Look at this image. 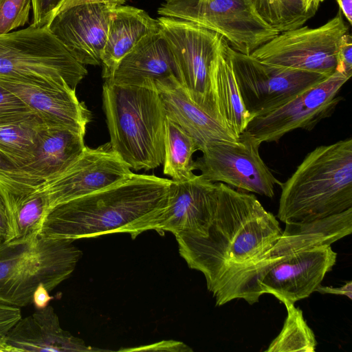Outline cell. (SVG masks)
<instances>
[{
	"mask_svg": "<svg viewBox=\"0 0 352 352\" xmlns=\"http://www.w3.org/2000/svg\"><path fill=\"white\" fill-rule=\"evenodd\" d=\"M192 351V350L184 343L176 341H162L157 343L140 347L138 349H126V351Z\"/></svg>",
	"mask_w": 352,
	"mask_h": 352,
	"instance_id": "e575fe53",
	"label": "cell"
},
{
	"mask_svg": "<svg viewBox=\"0 0 352 352\" xmlns=\"http://www.w3.org/2000/svg\"><path fill=\"white\" fill-rule=\"evenodd\" d=\"M277 217L309 223L352 208V139L316 147L292 176L280 182Z\"/></svg>",
	"mask_w": 352,
	"mask_h": 352,
	"instance_id": "3957f363",
	"label": "cell"
},
{
	"mask_svg": "<svg viewBox=\"0 0 352 352\" xmlns=\"http://www.w3.org/2000/svg\"><path fill=\"white\" fill-rule=\"evenodd\" d=\"M45 125L32 111L0 122V151L22 169L32 158L38 133Z\"/></svg>",
	"mask_w": 352,
	"mask_h": 352,
	"instance_id": "d4e9b609",
	"label": "cell"
},
{
	"mask_svg": "<svg viewBox=\"0 0 352 352\" xmlns=\"http://www.w3.org/2000/svg\"><path fill=\"white\" fill-rule=\"evenodd\" d=\"M133 173L107 142L95 148L86 146L66 169L37 186L46 195L50 211L59 204L120 183Z\"/></svg>",
	"mask_w": 352,
	"mask_h": 352,
	"instance_id": "5bb4252c",
	"label": "cell"
},
{
	"mask_svg": "<svg viewBox=\"0 0 352 352\" xmlns=\"http://www.w3.org/2000/svg\"><path fill=\"white\" fill-rule=\"evenodd\" d=\"M82 256L73 240L41 234L0 243V301L17 307L32 303L41 285L49 292L68 278Z\"/></svg>",
	"mask_w": 352,
	"mask_h": 352,
	"instance_id": "5b68a950",
	"label": "cell"
},
{
	"mask_svg": "<svg viewBox=\"0 0 352 352\" xmlns=\"http://www.w3.org/2000/svg\"><path fill=\"white\" fill-rule=\"evenodd\" d=\"M30 112L32 111L19 96L0 85V122Z\"/></svg>",
	"mask_w": 352,
	"mask_h": 352,
	"instance_id": "f546056e",
	"label": "cell"
},
{
	"mask_svg": "<svg viewBox=\"0 0 352 352\" xmlns=\"http://www.w3.org/2000/svg\"><path fill=\"white\" fill-rule=\"evenodd\" d=\"M125 1L126 0H65L58 9L56 14L79 5L89 3H109L118 6L124 4Z\"/></svg>",
	"mask_w": 352,
	"mask_h": 352,
	"instance_id": "d590c367",
	"label": "cell"
},
{
	"mask_svg": "<svg viewBox=\"0 0 352 352\" xmlns=\"http://www.w3.org/2000/svg\"><path fill=\"white\" fill-rule=\"evenodd\" d=\"M287 311L282 330L265 352H314L317 342L304 319L302 311L294 304H284Z\"/></svg>",
	"mask_w": 352,
	"mask_h": 352,
	"instance_id": "4316f807",
	"label": "cell"
},
{
	"mask_svg": "<svg viewBox=\"0 0 352 352\" xmlns=\"http://www.w3.org/2000/svg\"><path fill=\"white\" fill-rule=\"evenodd\" d=\"M171 179L133 173L115 185L52 208L40 234L76 240L124 232L133 239L166 206Z\"/></svg>",
	"mask_w": 352,
	"mask_h": 352,
	"instance_id": "7a4b0ae2",
	"label": "cell"
},
{
	"mask_svg": "<svg viewBox=\"0 0 352 352\" xmlns=\"http://www.w3.org/2000/svg\"><path fill=\"white\" fill-rule=\"evenodd\" d=\"M48 25L0 34V77L66 82L76 89L87 75Z\"/></svg>",
	"mask_w": 352,
	"mask_h": 352,
	"instance_id": "52a82bcc",
	"label": "cell"
},
{
	"mask_svg": "<svg viewBox=\"0 0 352 352\" xmlns=\"http://www.w3.org/2000/svg\"><path fill=\"white\" fill-rule=\"evenodd\" d=\"M10 232L7 241L40 234L49 212L46 195L38 186L0 181Z\"/></svg>",
	"mask_w": 352,
	"mask_h": 352,
	"instance_id": "603a6c76",
	"label": "cell"
},
{
	"mask_svg": "<svg viewBox=\"0 0 352 352\" xmlns=\"http://www.w3.org/2000/svg\"><path fill=\"white\" fill-rule=\"evenodd\" d=\"M349 78L336 70L286 103L253 117L241 134L252 138L261 144L276 142L296 129L312 130L333 113L342 100L339 92Z\"/></svg>",
	"mask_w": 352,
	"mask_h": 352,
	"instance_id": "7c38bea8",
	"label": "cell"
},
{
	"mask_svg": "<svg viewBox=\"0 0 352 352\" xmlns=\"http://www.w3.org/2000/svg\"><path fill=\"white\" fill-rule=\"evenodd\" d=\"M197 151L194 139L166 116L164 173L175 182L191 178L195 175L192 155Z\"/></svg>",
	"mask_w": 352,
	"mask_h": 352,
	"instance_id": "484cf974",
	"label": "cell"
},
{
	"mask_svg": "<svg viewBox=\"0 0 352 352\" xmlns=\"http://www.w3.org/2000/svg\"><path fill=\"white\" fill-rule=\"evenodd\" d=\"M0 85L19 96L46 126L67 127L85 133L91 112L67 83L0 77Z\"/></svg>",
	"mask_w": 352,
	"mask_h": 352,
	"instance_id": "9a60e30c",
	"label": "cell"
},
{
	"mask_svg": "<svg viewBox=\"0 0 352 352\" xmlns=\"http://www.w3.org/2000/svg\"><path fill=\"white\" fill-rule=\"evenodd\" d=\"M261 144L241 134L236 142H217L208 146L194 161V170L211 182H221L270 198L280 182L263 162Z\"/></svg>",
	"mask_w": 352,
	"mask_h": 352,
	"instance_id": "4fadbf2b",
	"label": "cell"
},
{
	"mask_svg": "<svg viewBox=\"0 0 352 352\" xmlns=\"http://www.w3.org/2000/svg\"><path fill=\"white\" fill-rule=\"evenodd\" d=\"M157 13L214 31L247 55L279 34L261 17L252 0H164Z\"/></svg>",
	"mask_w": 352,
	"mask_h": 352,
	"instance_id": "ba28073f",
	"label": "cell"
},
{
	"mask_svg": "<svg viewBox=\"0 0 352 352\" xmlns=\"http://www.w3.org/2000/svg\"><path fill=\"white\" fill-rule=\"evenodd\" d=\"M340 10L348 22L352 24V0H336Z\"/></svg>",
	"mask_w": 352,
	"mask_h": 352,
	"instance_id": "ab89813d",
	"label": "cell"
},
{
	"mask_svg": "<svg viewBox=\"0 0 352 352\" xmlns=\"http://www.w3.org/2000/svg\"><path fill=\"white\" fill-rule=\"evenodd\" d=\"M85 133L74 129L45 125L34 155L22 170L39 185L58 175L83 152Z\"/></svg>",
	"mask_w": 352,
	"mask_h": 352,
	"instance_id": "44dd1931",
	"label": "cell"
},
{
	"mask_svg": "<svg viewBox=\"0 0 352 352\" xmlns=\"http://www.w3.org/2000/svg\"><path fill=\"white\" fill-rule=\"evenodd\" d=\"M282 234L279 223L252 194L216 182V205L206 236H175L181 256L213 287L229 269L269 250Z\"/></svg>",
	"mask_w": 352,
	"mask_h": 352,
	"instance_id": "6da1fadb",
	"label": "cell"
},
{
	"mask_svg": "<svg viewBox=\"0 0 352 352\" xmlns=\"http://www.w3.org/2000/svg\"><path fill=\"white\" fill-rule=\"evenodd\" d=\"M10 228L4 201L0 193V243L7 241Z\"/></svg>",
	"mask_w": 352,
	"mask_h": 352,
	"instance_id": "f35d334b",
	"label": "cell"
},
{
	"mask_svg": "<svg viewBox=\"0 0 352 352\" xmlns=\"http://www.w3.org/2000/svg\"><path fill=\"white\" fill-rule=\"evenodd\" d=\"M316 292L320 294H331L336 295H343L348 297L349 299L352 298V281L349 280L340 287H332L327 286L319 285Z\"/></svg>",
	"mask_w": 352,
	"mask_h": 352,
	"instance_id": "8d00e7d4",
	"label": "cell"
},
{
	"mask_svg": "<svg viewBox=\"0 0 352 352\" xmlns=\"http://www.w3.org/2000/svg\"><path fill=\"white\" fill-rule=\"evenodd\" d=\"M347 31L339 9L325 24L280 32L250 55L263 63L329 76L336 69L338 51Z\"/></svg>",
	"mask_w": 352,
	"mask_h": 352,
	"instance_id": "30bf717a",
	"label": "cell"
},
{
	"mask_svg": "<svg viewBox=\"0 0 352 352\" xmlns=\"http://www.w3.org/2000/svg\"><path fill=\"white\" fill-rule=\"evenodd\" d=\"M305 10L313 16L317 11L320 4L324 0H302Z\"/></svg>",
	"mask_w": 352,
	"mask_h": 352,
	"instance_id": "60d3db41",
	"label": "cell"
},
{
	"mask_svg": "<svg viewBox=\"0 0 352 352\" xmlns=\"http://www.w3.org/2000/svg\"><path fill=\"white\" fill-rule=\"evenodd\" d=\"M31 0H0V34L28 22Z\"/></svg>",
	"mask_w": 352,
	"mask_h": 352,
	"instance_id": "f1b7e54d",
	"label": "cell"
},
{
	"mask_svg": "<svg viewBox=\"0 0 352 352\" xmlns=\"http://www.w3.org/2000/svg\"><path fill=\"white\" fill-rule=\"evenodd\" d=\"M179 72L170 48L160 30L145 36L118 64L106 79L116 85L154 86L157 80Z\"/></svg>",
	"mask_w": 352,
	"mask_h": 352,
	"instance_id": "ffe728a7",
	"label": "cell"
},
{
	"mask_svg": "<svg viewBox=\"0 0 352 352\" xmlns=\"http://www.w3.org/2000/svg\"><path fill=\"white\" fill-rule=\"evenodd\" d=\"M103 110L113 150L135 170L163 164L166 114L155 87L104 81Z\"/></svg>",
	"mask_w": 352,
	"mask_h": 352,
	"instance_id": "277c9868",
	"label": "cell"
},
{
	"mask_svg": "<svg viewBox=\"0 0 352 352\" xmlns=\"http://www.w3.org/2000/svg\"><path fill=\"white\" fill-rule=\"evenodd\" d=\"M216 205V183L194 175L182 182L171 181L166 206L149 230L206 236Z\"/></svg>",
	"mask_w": 352,
	"mask_h": 352,
	"instance_id": "2e32d148",
	"label": "cell"
},
{
	"mask_svg": "<svg viewBox=\"0 0 352 352\" xmlns=\"http://www.w3.org/2000/svg\"><path fill=\"white\" fill-rule=\"evenodd\" d=\"M229 47L223 37L212 63V82L221 122L239 138L252 116L245 109L240 95L232 67Z\"/></svg>",
	"mask_w": 352,
	"mask_h": 352,
	"instance_id": "cb8c5ba5",
	"label": "cell"
},
{
	"mask_svg": "<svg viewBox=\"0 0 352 352\" xmlns=\"http://www.w3.org/2000/svg\"><path fill=\"white\" fill-rule=\"evenodd\" d=\"M261 17L277 32L302 25L313 16L307 12L302 0H252Z\"/></svg>",
	"mask_w": 352,
	"mask_h": 352,
	"instance_id": "83f0119b",
	"label": "cell"
},
{
	"mask_svg": "<svg viewBox=\"0 0 352 352\" xmlns=\"http://www.w3.org/2000/svg\"><path fill=\"white\" fill-rule=\"evenodd\" d=\"M336 258L331 245L313 247L278 258L221 284L212 293L216 305L234 299L253 305L264 294H272L283 304H294L316 291Z\"/></svg>",
	"mask_w": 352,
	"mask_h": 352,
	"instance_id": "8992f818",
	"label": "cell"
},
{
	"mask_svg": "<svg viewBox=\"0 0 352 352\" xmlns=\"http://www.w3.org/2000/svg\"><path fill=\"white\" fill-rule=\"evenodd\" d=\"M157 20L175 58L181 85L193 102L221 123L212 66L223 36L179 19L160 16Z\"/></svg>",
	"mask_w": 352,
	"mask_h": 352,
	"instance_id": "9c48e42d",
	"label": "cell"
},
{
	"mask_svg": "<svg viewBox=\"0 0 352 352\" xmlns=\"http://www.w3.org/2000/svg\"><path fill=\"white\" fill-rule=\"evenodd\" d=\"M52 297L44 285H39L33 294L32 303L37 309H43L48 305Z\"/></svg>",
	"mask_w": 352,
	"mask_h": 352,
	"instance_id": "74e56055",
	"label": "cell"
},
{
	"mask_svg": "<svg viewBox=\"0 0 352 352\" xmlns=\"http://www.w3.org/2000/svg\"><path fill=\"white\" fill-rule=\"evenodd\" d=\"M160 30L158 20L143 10L116 6L111 14L101 58L102 78H109L119 62L146 35Z\"/></svg>",
	"mask_w": 352,
	"mask_h": 352,
	"instance_id": "7402d4cb",
	"label": "cell"
},
{
	"mask_svg": "<svg viewBox=\"0 0 352 352\" xmlns=\"http://www.w3.org/2000/svg\"><path fill=\"white\" fill-rule=\"evenodd\" d=\"M0 181L11 184L39 185L10 158L0 151Z\"/></svg>",
	"mask_w": 352,
	"mask_h": 352,
	"instance_id": "4dcf8cb0",
	"label": "cell"
},
{
	"mask_svg": "<svg viewBox=\"0 0 352 352\" xmlns=\"http://www.w3.org/2000/svg\"><path fill=\"white\" fill-rule=\"evenodd\" d=\"M21 317L19 307L0 301V352H6V336Z\"/></svg>",
	"mask_w": 352,
	"mask_h": 352,
	"instance_id": "d6a6232c",
	"label": "cell"
},
{
	"mask_svg": "<svg viewBox=\"0 0 352 352\" xmlns=\"http://www.w3.org/2000/svg\"><path fill=\"white\" fill-rule=\"evenodd\" d=\"M6 352H80L100 351L62 329L51 305L21 318L8 332Z\"/></svg>",
	"mask_w": 352,
	"mask_h": 352,
	"instance_id": "d6986e66",
	"label": "cell"
},
{
	"mask_svg": "<svg viewBox=\"0 0 352 352\" xmlns=\"http://www.w3.org/2000/svg\"><path fill=\"white\" fill-rule=\"evenodd\" d=\"M348 77L352 75V37L346 33L343 35L337 54L336 69Z\"/></svg>",
	"mask_w": 352,
	"mask_h": 352,
	"instance_id": "836d02e7",
	"label": "cell"
},
{
	"mask_svg": "<svg viewBox=\"0 0 352 352\" xmlns=\"http://www.w3.org/2000/svg\"><path fill=\"white\" fill-rule=\"evenodd\" d=\"M166 116L178 124L201 152L217 142H236L239 138L193 102L175 76L157 80Z\"/></svg>",
	"mask_w": 352,
	"mask_h": 352,
	"instance_id": "ac0fdd59",
	"label": "cell"
},
{
	"mask_svg": "<svg viewBox=\"0 0 352 352\" xmlns=\"http://www.w3.org/2000/svg\"><path fill=\"white\" fill-rule=\"evenodd\" d=\"M243 105L252 118L286 103L328 76L263 63L228 49Z\"/></svg>",
	"mask_w": 352,
	"mask_h": 352,
	"instance_id": "8fae6325",
	"label": "cell"
},
{
	"mask_svg": "<svg viewBox=\"0 0 352 352\" xmlns=\"http://www.w3.org/2000/svg\"><path fill=\"white\" fill-rule=\"evenodd\" d=\"M116 6L109 3L76 6L57 14L48 27L78 62L98 65Z\"/></svg>",
	"mask_w": 352,
	"mask_h": 352,
	"instance_id": "e0dca14e",
	"label": "cell"
},
{
	"mask_svg": "<svg viewBox=\"0 0 352 352\" xmlns=\"http://www.w3.org/2000/svg\"><path fill=\"white\" fill-rule=\"evenodd\" d=\"M33 27L48 25L65 0H31Z\"/></svg>",
	"mask_w": 352,
	"mask_h": 352,
	"instance_id": "1f68e13d",
	"label": "cell"
}]
</instances>
